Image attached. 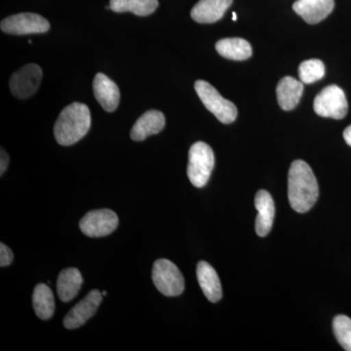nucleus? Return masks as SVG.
<instances>
[{
	"instance_id": "obj_6",
	"label": "nucleus",
	"mask_w": 351,
	"mask_h": 351,
	"mask_svg": "<svg viewBox=\"0 0 351 351\" xmlns=\"http://www.w3.org/2000/svg\"><path fill=\"white\" fill-rule=\"evenodd\" d=\"M313 108L319 117L343 119L348 110L345 92L337 85H330L315 97Z\"/></svg>"
},
{
	"instance_id": "obj_10",
	"label": "nucleus",
	"mask_w": 351,
	"mask_h": 351,
	"mask_svg": "<svg viewBox=\"0 0 351 351\" xmlns=\"http://www.w3.org/2000/svg\"><path fill=\"white\" fill-rule=\"evenodd\" d=\"M103 301V294L98 290H93L89 293L68 314L64 319V326L66 329L73 330L82 327L98 311L101 302Z\"/></svg>"
},
{
	"instance_id": "obj_15",
	"label": "nucleus",
	"mask_w": 351,
	"mask_h": 351,
	"mask_svg": "<svg viewBox=\"0 0 351 351\" xmlns=\"http://www.w3.org/2000/svg\"><path fill=\"white\" fill-rule=\"evenodd\" d=\"M165 127V117L158 110H149L145 112L134 124L131 138L136 142L144 141L147 137L160 133Z\"/></svg>"
},
{
	"instance_id": "obj_28",
	"label": "nucleus",
	"mask_w": 351,
	"mask_h": 351,
	"mask_svg": "<svg viewBox=\"0 0 351 351\" xmlns=\"http://www.w3.org/2000/svg\"><path fill=\"white\" fill-rule=\"evenodd\" d=\"M101 294H103V295H107V292H106V291H104V292H101Z\"/></svg>"
},
{
	"instance_id": "obj_16",
	"label": "nucleus",
	"mask_w": 351,
	"mask_h": 351,
	"mask_svg": "<svg viewBox=\"0 0 351 351\" xmlns=\"http://www.w3.org/2000/svg\"><path fill=\"white\" fill-rule=\"evenodd\" d=\"M198 283L208 301L219 302L223 297V290L218 274L211 265L204 261L197 263L196 269Z\"/></svg>"
},
{
	"instance_id": "obj_3",
	"label": "nucleus",
	"mask_w": 351,
	"mask_h": 351,
	"mask_svg": "<svg viewBox=\"0 0 351 351\" xmlns=\"http://www.w3.org/2000/svg\"><path fill=\"white\" fill-rule=\"evenodd\" d=\"M215 166V156L206 143L197 142L189 152L188 177L196 188L206 186Z\"/></svg>"
},
{
	"instance_id": "obj_8",
	"label": "nucleus",
	"mask_w": 351,
	"mask_h": 351,
	"mask_svg": "<svg viewBox=\"0 0 351 351\" xmlns=\"http://www.w3.org/2000/svg\"><path fill=\"white\" fill-rule=\"evenodd\" d=\"M1 31L9 34H43L49 31L50 24L45 18L38 14L21 13L9 16L0 25Z\"/></svg>"
},
{
	"instance_id": "obj_7",
	"label": "nucleus",
	"mask_w": 351,
	"mask_h": 351,
	"mask_svg": "<svg viewBox=\"0 0 351 351\" xmlns=\"http://www.w3.org/2000/svg\"><path fill=\"white\" fill-rule=\"evenodd\" d=\"M119 226V217L110 209L93 210L88 212L80 223V228L89 237L110 235Z\"/></svg>"
},
{
	"instance_id": "obj_14",
	"label": "nucleus",
	"mask_w": 351,
	"mask_h": 351,
	"mask_svg": "<svg viewBox=\"0 0 351 351\" xmlns=\"http://www.w3.org/2000/svg\"><path fill=\"white\" fill-rule=\"evenodd\" d=\"M232 0H199L191 10V18L200 24H213L223 17Z\"/></svg>"
},
{
	"instance_id": "obj_26",
	"label": "nucleus",
	"mask_w": 351,
	"mask_h": 351,
	"mask_svg": "<svg viewBox=\"0 0 351 351\" xmlns=\"http://www.w3.org/2000/svg\"><path fill=\"white\" fill-rule=\"evenodd\" d=\"M343 138H345L346 144L351 147V125L348 126L343 132Z\"/></svg>"
},
{
	"instance_id": "obj_24",
	"label": "nucleus",
	"mask_w": 351,
	"mask_h": 351,
	"mask_svg": "<svg viewBox=\"0 0 351 351\" xmlns=\"http://www.w3.org/2000/svg\"><path fill=\"white\" fill-rule=\"evenodd\" d=\"M14 260L13 252L5 244H0V265L1 267H8Z\"/></svg>"
},
{
	"instance_id": "obj_12",
	"label": "nucleus",
	"mask_w": 351,
	"mask_h": 351,
	"mask_svg": "<svg viewBox=\"0 0 351 351\" xmlns=\"http://www.w3.org/2000/svg\"><path fill=\"white\" fill-rule=\"evenodd\" d=\"M95 98L101 108L108 112H112L119 105L120 92L119 87L104 73H97L93 82Z\"/></svg>"
},
{
	"instance_id": "obj_21",
	"label": "nucleus",
	"mask_w": 351,
	"mask_h": 351,
	"mask_svg": "<svg viewBox=\"0 0 351 351\" xmlns=\"http://www.w3.org/2000/svg\"><path fill=\"white\" fill-rule=\"evenodd\" d=\"M110 9L117 13L132 12L145 17L158 7V0H110Z\"/></svg>"
},
{
	"instance_id": "obj_18",
	"label": "nucleus",
	"mask_w": 351,
	"mask_h": 351,
	"mask_svg": "<svg viewBox=\"0 0 351 351\" xmlns=\"http://www.w3.org/2000/svg\"><path fill=\"white\" fill-rule=\"evenodd\" d=\"M83 278L80 270L69 267L62 270L57 281V291L62 302H68L75 299L82 289Z\"/></svg>"
},
{
	"instance_id": "obj_25",
	"label": "nucleus",
	"mask_w": 351,
	"mask_h": 351,
	"mask_svg": "<svg viewBox=\"0 0 351 351\" xmlns=\"http://www.w3.org/2000/svg\"><path fill=\"white\" fill-rule=\"evenodd\" d=\"M9 164V156L7 152L4 151L3 147H1V156H0V174L3 175L5 172Z\"/></svg>"
},
{
	"instance_id": "obj_2",
	"label": "nucleus",
	"mask_w": 351,
	"mask_h": 351,
	"mask_svg": "<svg viewBox=\"0 0 351 351\" xmlns=\"http://www.w3.org/2000/svg\"><path fill=\"white\" fill-rule=\"evenodd\" d=\"M91 127L89 108L82 103H73L64 108L54 126L55 138L59 145H75L82 140Z\"/></svg>"
},
{
	"instance_id": "obj_13",
	"label": "nucleus",
	"mask_w": 351,
	"mask_h": 351,
	"mask_svg": "<svg viewBox=\"0 0 351 351\" xmlns=\"http://www.w3.org/2000/svg\"><path fill=\"white\" fill-rule=\"evenodd\" d=\"M255 206L258 211L256 219V232L258 237H265L269 234L274 225L276 205L269 191H258L255 197Z\"/></svg>"
},
{
	"instance_id": "obj_4",
	"label": "nucleus",
	"mask_w": 351,
	"mask_h": 351,
	"mask_svg": "<svg viewBox=\"0 0 351 351\" xmlns=\"http://www.w3.org/2000/svg\"><path fill=\"white\" fill-rule=\"evenodd\" d=\"M195 89L205 108L213 113L221 123L230 124L237 119V108L234 104L226 100L210 83L197 80Z\"/></svg>"
},
{
	"instance_id": "obj_17",
	"label": "nucleus",
	"mask_w": 351,
	"mask_h": 351,
	"mask_svg": "<svg viewBox=\"0 0 351 351\" xmlns=\"http://www.w3.org/2000/svg\"><path fill=\"white\" fill-rule=\"evenodd\" d=\"M304 92V83L291 76L279 82L276 88L277 101L283 110H292L297 107Z\"/></svg>"
},
{
	"instance_id": "obj_23",
	"label": "nucleus",
	"mask_w": 351,
	"mask_h": 351,
	"mask_svg": "<svg viewBox=\"0 0 351 351\" xmlns=\"http://www.w3.org/2000/svg\"><path fill=\"white\" fill-rule=\"evenodd\" d=\"M334 334L343 350L351 351V319L348 316L337 315L332 321Z\"/></svg>"
},
{
	"instance_id": "obj_5",
	"label": "nucleus",
	"mask_w": 351,
	"mask_h": 351,
	"mask_svg": "<svg viewBox=\"0 0 351 351\" xmlns=\"http://www.w3.org/2000/svg\"><path fill=\"white\" fill-rule=\"evenodd\" d=\"M152 280L157 290L167 297H177L184 292V278L174 263L160 258L154 263Z\"/></svg>"
},
{
	"instance_id": "obj_1",
	"label": "nucleus",
	"mask_w": 351,
	"mask_h": 351,
	"mask_svg": "<svg viewBox=\"0 0 351 351\" xmlns=\"http://www.w3.org/2000/svg\"><path fill=\"white\" fill-rule=\"evenodd\" d=\"M319 195L317 180L311 166L304 160L291 164L288 174V197L291 207L298 213H306Z\"/></svg>"
},
{
	"instance_id": "obj_20",
	"label": "nucleus",
	"mask_w": 351,
	"mask_h": 351,
	"mask_svg": "<svg viewBox=\"0 0 351 351\" xmlns=\"http://www.w3.org/2000/svg\"><path fill=\"white\" fill-rule=\"evenodd\" d=\"M32 304L36 315L40 319L47 320L52 317L55 311L54 295L46 284H38L34 288Z\"/></svg>"
},
{
	"instance_id": "obj_19",
	"label": "nucleus",
	"mask_w": 351,
	"mask_h": 351,
	"mask_svg": "<svg viewBox=\"0 0 351 351\" xmlns=\"http://www.w3.org/2000/svg\"><path fill=\"white\" fill-rule=\"evenodd\" d=\"M216 50L221 57L234 61H244L252 56L251 44L242 38L221 39L216 44Z\"/></svg>"
},
{
	"instance_id": "obj_22",
	"label": "nucleus",
	"mask_w": 351,
	"mask_h": 351,
	"mask_svg": "<svg viewBox=\"0 0 351 351\" xmlns=\"http://www.w3.org/2000/svg\"><path fill=\"white\" fill-rule=\"evenodd\" d=\"M300 80L304 84H311L322 80L325 75V66L317 59L307 60L300 64Z\"/></svg>"
},
{
	"instance_id": "obj_27",
	"label": "nucleus",
	"mask_w": 351,
	"mask_h": 351,
	"mask_svg": "<svg viewBox=\"0 0 351 351\" xmlns=\"http://www.w3.org/2000/svg\"><path fill=\"white\" fill-rule=\"evenodd\" d=\"M232 20L233 21H237V13H235V12L232 13Z\"/></svg>"
},
{
	"instance_id": "obj_11",
	"label": "nucleus",
	"mask_w": 351,
	"mask_h": 351,
	"mask_svg": "<svg viewBox=\"0 0 351 351\" xmlns=\"http://www.w3.org/2000/svg\"><path fill=\"white\" fill-rule=\"evenodd\" d=\"M334 7V0H297L293 4L295 12L311 25L326 19Z\"/></svg>"
},
{
	"instance_id": "obj_9",
	"label": "nucleus",
	"mask_w": 351,
	"mask_h": 351,
	"mask_svg": "<svg viewBox=\"0 0 351 351\" xmlns=\"http://www.w3.org/2000/svg\"><path fill=\"white\" fill-rule=\"evenodd\" d=\"M43 75V69L38 64H25L11 76L9 82L11 93L19 99L29 98L38 91Z\"/></svg>"
}]
</instances>
